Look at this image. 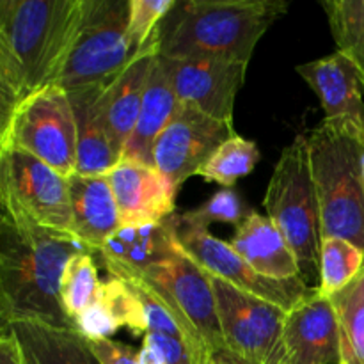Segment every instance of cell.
Instances as JSON below:
<instances>
[{"mask_svg":"<svg viewBox=\"0 0 364 364\" xmlns=\"http://www.w3.org/2000/svg\"><path fill=\"white\" fill-rule=\"evenodd\" d=\"M92 252L75 235L0 217V318L75 329L63 304V276L71 258Z\"/></svg>","mask_w":364,"mask_h":364,"instance_id":"obj_1","label":"cell"},{"mask_svg":"<svg viewBox=\"0 0 364 364\" xmlns=\"http://www.w3.org/2000/svg\"><path fill=\"white\" fill-rule=\"evenodd\" d=\"M84 0H0V127L18 105L55 85Z\"/></svg>","mask_w":364,"mask_h":364,"instance_id":"obj_2","label":"cell"},{"mask_svg":"<svg viewBox=\"0 0 364 364\" xmlns=\"http://www.w3.org/2000/svg\"><path fill=\"white\" fill-rule=\"evenodd\" d=\"M288 6L276 0H187L162 21L160 55L249 64L259 39Z\"/></svg>","mask_w":364,"mask_h":364,"instance_id":"obj_3","label":"cell"},{"mask_svg":"<svg viewBox=\"0 0 364 364\" xmlns=\"http://www.w3.org/2000/svg\"><path fill=\"white\" fill-rule=\"evenodd\" d=\"M308 148L323 238H343L364 251V130L323 119Z\"/></svg>","mask_w":364,"mask_h":364,"instance_id":"obj_4","label":"cell"},{"mask_svg":"<svg viewBox=\"0 0 364 364\" xmlns=\"http://www.w3.org/2000/svg\"><path fill=\"white\" fill-rule=\"evenodd\" d=\"M263 206L301 265L302 279L318 274L322 215L309 164L308 137L297 135L283 149L269 181Z\"/></svg>","mask_w":364,"mask_h":364,"instance_id":"obj_5","label":"cell"},{"mask_svg":"<svg viewBox=\"0 0 364 364\" xmlns=\"http://www.w3.org/2000/svg\"><path fill=\"white\" fill-rule=\"evenodd\" d=\"M128 16L130 0H84L80 25L55 85L64 91L109 85L135 55Z\"/></svg>","mask_w":364,"mask_h":364,"instance_id":"obj_6","label":"cell"},{"mask_svg":"<svg viewBox=\"0 0 364 364\" xmlns=\"http://www.w3.org/2000/svg\"><path fill=\"white\" fill-rule=\"evenodd\" d=\"M114 277L137 279L146 284L180 323L201 358L226 348L210 274L183 249L174 259L146 272Z\"/></svg>","mask_w":364,"mask_h":364,"instance_id":"obj_7","label":"cell"},{"mask_svg":"<svg viewBox=\"0 0 364 364\" xmlns=\"http://www.w3.org/2000/svg\"><path fill=\"white\" fill-rule=\"evenodd\" d=\"M16 148L45 162L64 178L77 169V119L68 91L48 85L25 100L4 127L0 149Z\"/></svg>","mask_w":364,"mask_h":364,"instance_id":"obj_8","label":"cell"},{"mask_svg":"<svg viewBox=\"0 0 364 364\" xmlns=\"http://www.w3.org/2000/svg\"><path fill=\"white\" fill-rule=\"evenodd\" d=\"M0 205L14 219L73 235L68 178L21 149H0Z\"/></svg>","mask_w":364,"mask_h":364,"instance_id":"obj_9","label":"cell"},{"mask_svg":"<svg viewBox=\"0 0 364 364\" xmlns=\"http://www.w3.org/2000/svg\"><path fill=\"white\" fill-rule=\"evenodd\" d=\"M210 281L228 350L252 364H284L287 311L212 274Z\"/></svg>","mask_w":364,"mask_h":364,"instance_id":"obj_10","label":"cell"},{"mask_svg":"<svg viewBox=\"0 0 364 364\" xmlns=\"http://www.w3.org/2000/svg\"><path fill=\"white\" fill-rule=\"evenodd\" d=\"M180 247L208 274L220 277L245 294L272 302L287 313L313 290L302 277L272 279L262 276L233 251L230 242L213 237L203 228H187L180 224Z\"/></svg>","mask_w":364,"mask_h":364,"instance_id":"obj_11","label":"cell"},{"mask_svg":"<svg viewBox=\"0 0 364 364\" xmlns=\"http://www.w3.org/2000/svg\"><path fill=\"white\" fill-rule=\"evenodd\" d=\"M237 135L233 123L206 116L199 109L181 105L153 148V164L180 191L181 185L208 162L223 142Z\"/></svg>","mask_w":364,"mask_h":364,"instance_id":"obj_12","label":"cell"},{"mask_svg":"<svg viewBox=\"0 0 364 364\" xmlns=\"http://www.w3.org/2000/svg\"><path fill=\"white\" fill-rule=\"evenodd\" d=\"M180 105H191L219 121L233 123L235 98L247 64L220 59H167L159 55Z\"/></svg>","mask_w":364,"mask_h":364,"instance_id":"obj_13","label":"cell"},{"mask_svg":"<svg viewBox=\"0 0 364 364\" xmlns=\"http://www.w3.org/2000/svg\"><path fill=\"white\" fill-rule=\"evenodd\" d=\"M284 364H341L340 329L331 297L318 288L287 313Z\"/></svg>","mask_w":364,"mask_h":364,"instance_id":"obj_14","label":"cell"},{"mask_svg":"<svg viewBox=\"0 0 364 364\" xmlns=\"http://www.w3.org/2000/svg\"><path fill=\"white\" fill-rule=\"evenodd\" d=\"M180 213L148 224L121 226L100 249L110 276L141 274L180 255Z\"/></svg>","mask_w":364,"mask_h":364,"instance_id":"obj_15","label":"cell"},{"mask_svg":"<svg viewBox=\"0 0 364 364\" xmlns=\"http://www.w3.org/2000/svg\"><path fill=\"white\" fill-rule=\"evenodd\" d=\"M121 226L159 223L176 213L173 185L156 167L123 159L109 174Z\"/></svg>","mask_w":364,"mask_h":364,"instance_id":"obj_16","label":"cell"},{"mask_svg":"<svg viewBox=\"0 0 364 364\" xmlns=\"http://www.w3.org/2000/svg\"><path fill=\"white\" fill-rule=\"evenodd\" d=\"M159 55L160 32H156L155 38L141 52L135 53L123 71L109 85H105L100 96V116L121 159H123L124 146L137 123L146 85Z\"/></svg>","mask_w":364,"mask_h":364,"instance_id":"obj_17","label":"cell"},{"mask_svg":"<svg viewBox=\"0 0 364 364\" xmlns=\"http://www.w3.org/2000/svg\"><path fill=\"white\" fill-rule=\"evenodd\" d=\"M318 96L327 121L355 124L364 130L363 84L354 64L340 52L295 68Z\"/></svg>","mask_w":364,"mask_h":364,"instance_id":"obj_18","label":"cell"},{"mask_svg":"<svg viewBox=\"0 0 364 364\" xmlns=\"http://www.w3.org/2000/svg\"><path fill=\"white\" fill-rule=\"evenodd\" d=\"M71 203V233L92 251L100 252L105 242L121 228L119 210L109 178H68Z\"/></svg>","mask_w":364,"mask_h":364,"instance_id":"obj_19","label":"cell"},{"mask_svg":"<svg viewBox=\"0 0 364 364\" xmlns=\"http://www.w3.org/2000/svg\"><path fill=\"white\" fill-rule=\"evenodd\" d=\"M230 245L258 274L272 279L302 277L301 265L272 219L251 210Z\"/></svg>","mask_w":364,"mask_h":364,"instance_id":"obj_20","label":"cell"},{"mask_svg":"<svg viewBox=\"0 0 364 364\" xmlns=\"http://www.w3.org/2000/svg\"><path fill=\"white\" fill-rule=\"evenodd\" d=\"M105 85L68 91L77 119V169L82 176H105L117 164L121 155L114 148L105 123L100 116V96Z\"/></svg>","mask_w":364,"mask_h":364,"instance_id":"obj_21","label":"cell"},{"mask_svg":"<svg viewBox=\"0 0 364 364\" xmlns=\"http://www.w3.org/2000/svg\"><path fill=\"white\" fill-rule=\"evenodd\" d=\"M180 107L181 105L178 102L173 84H171L160 59L156 57L148 85H146L137 123L132 132V137L128 139L127 146H124L123 159L155 167V164H153L155 142L159 141L162 132L169 127Z\"/></svg>","mask_w":364,"mask_h":364,"instance_id":"obj_22","label":"cell"},{"mask_svg":"<svg viewBox=\"0 0 364 364\" xmlns=\"http://www.w3.org/2000/svg\"><path fill=\"white\" fill-rule=\"evenodd\" d=\"M6 327L16 336L25 364H102L87 338L75 329H57L38 322H13Z\"/></svg>","mask_w":364,"mask_h":364,"instance_id":"obj_23","label":"cell"},{"mask_svg":"<svg viewBox=\"0 0 364 364\" xmlns=\"http://www.w3.org/2000/svg\"><path fill=\"white\" fill-rule=\"evenodd\" d=\"M340 329L341 364H364V267L348 287L331 295Z\"/></svg>","mask_w":364,"mask_h":364,"instance_id":"obj_24","label":"cell"},{"mask_svg":"<svg viewBox=\"0 0 364 364\" xmlns=\"http://www.w3.org/2000/svg\"><path fill=\"white\" fill-rule=\"evenodd\" d=\"M322 7L336 52L354 64L364 89V0H323Z\"/></svg>","mask_w":364,"mask_h":364,"instance_id":"obj_25","label":"cell"},{"mask_svg":"<svg viewBox=\"0 0 364 364\" xmlns=\"http://www.w3.org/2000/svg\"><path fill=\"white\" fill-rule=\"evenodd\" d=\"M258 160L259 149L256 142L237 134L217 148L208 162L199 169L198 176L231 188L240 178L252 173Z\"/></svg>","mask_w":364,"mask_h":364,"instance_id":"obj_26","label":"cell"},{"mask_svg":"<svg viewBox=\"0 0 364 364\" xmlns=\"http://www.w3.org/2000/svg\"><path fill=\"white\" fill-rule=\"evenodd\" d=\"M364 267V251L343 238H323L320 251V287L323 295L338 294L352 283Z\"/></svg>","mask_w":364,"mask_h":364,"instance_id":"obj_27","label":"cell"},{"mask_svg":"<svg viewBox=\"0 0 364 364\" xmlns=\"http://www.w3.org/2000/svg\"><path fill=\"white\" fill-rule=\"evenodd\" d=\"M100 283L102 281L98 279L92 252H82L71 258L64 270L60 295H63L66 313L73 322L84 309H87L96 301Z\"/></svg>","mask_w":364,"mask_h":364,"instance_id":"obj_28","label":"cell"},{"mask_svg":"<svg viewBox=\"0 0 364 364\" xmlns=\"http://www.w3.org/2000/svg\"><path fill=\"white\" fill-rule=\"evenodd\" d=\"M100 301L105 304L119 327H128L134 334H148V316L141 299L127 281L110 276L100 283Z\"/></svg>","mask_w":364,"mask_h":364,"instance_id":"obj_29","label":"cell"},{"mask_svg":"<svg viewBox=\"0 0 364 364\" xmlns=\"http://www.w3.org/2000/svg\"><path fill=\"white\" fill-rule=\"evenodd\" d=\"M251 212V210H249ZM244 201L233 188H220L201 206L180 213V224L187 228H203L208 230L212 223H228L240 226L249 215Z\"/></svg>","mask_w":364,"mask_h":364,"instance_id":"obj_30","label":"cell"},{"mask_svg":"<svg viewBox=\"0 0 364 364\" xmlns=\"http://www.w3.org/2000/svg\"><path fill=\"white\" fill-rule=\"evenodd\" d=\"M176 6L178 0H130L128 39L135 53L155 38L162 21Z\"/></svg>","mask_w":364,"mask_h":364,"instance_id":"obj_31","label":"cell"},{"mask_svg":"<svg viewBox=\"0 0 364 364\" xmlns=\"http://www.w3.org/2000/svg\"><path fill=\"white\" fill-rule=\"evenodd\" d=\"M75 327L87 340H105L119 329V323L112 318L100 297H96V301L75 318Z\"/></svg>","mask_w":364,"mask_h":364,"instance_id":"obj_32","label":"cell"},{"mask_svg":"<svg viewBox=\"0 0 364 364\" xmlns=\"http://www.w3.org/2000/svg\"><path fill=\"white\" fill-rule=\"evenodd\" d=\"M148 343H151L156 350L160 352L162 359L166 364H199L201 358L198 352L192 348L188 341L181 340V338L167 336V334H156L148 333L144 336Z\"/></svg>","mask_w":364,"mask_h":364,"instance_id":"obj_33","label":"cell"},{"mask_svg":"<svg viewBox=\"0 0 364 364\" xmlns=\"http://www.w3.org/2000/svg\"><path fill=\"white\" fill-rule=\"evenodd\" d=\"M87 343L102 364H141L139 350H134L132 347L119 343V341H114L112 338L87 340Z\"/></svg>","mask_w":364,"mask_h":364,"instance_id":"obj_34","label":"cell"},{"mask_svg":"<svg viewBox=\"0 0 364 364\" xmlns=\"http://www.w3.org/2000/svg\"><path fill=\"white\" fill-rule=\"evenodd\" d=\"M0 364H25L20 343L9 327H2L0 333Z\"/></svg>","mask_w":364,"mask_h":364,"instance_id":"obj_35","label":"cell"},{"mask_svg":"<svg viewBox=\"0 0 364 364\" xmlns=\"http://www.w3.org/2000/svg\"><path fill=\"white\" fill-rule=\"evenodd\" d=\"M139 361H141V364H166L160 352L146 340L142 341V347L139 350Z\"/></svg>","mask_w":364,"mask_h":364,"instance_id":"obj_36","label":"cell"},{"mask_svg":"<svg viewBox=\"0 0 364 364\" xmlns=\"http://www.w3.org/2000/svg\"><path fill=\"white\" fill-rule=\"evenodd\" d=\"M210 358H212L213 364H252V363L245 361V359L238 358V355H235L233 352H230L228 348H223V350L213 352Z\"/></svg>","mask_w":364,"mask_h":364,"instance_id":"obj_37","label":"cell"},{"mask_svg":"<svg viewBox=\"0 0 364 364\" xmlns=\"http://www.w3.org/2000/svg\"><path fill=\"white\" fill-rule=\"evenodd\" d=\"M199 364H213V361H212V358H210V355H208V358L201 359V363H199Z\"/></svg>","mask_w":364,"mask_h":364,"instance_id":"obj_38","label":"cell"},{"mask_svg":"<svg viewBox=\"0 0 364 364\" xmlns=\"http://www.w3.org/2000/svg\"><path fill=\"white\" fill-rule=\"evenodd\" d=\"M363 173H364V151H363Z\"/></svg>","mask_w":364,"mask_h":364,"instance_id":"obj_39","label":"cell"}]
</instances>
